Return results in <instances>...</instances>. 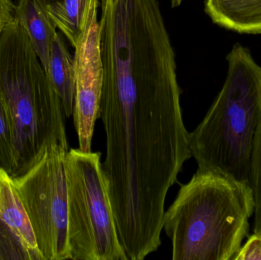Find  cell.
I'll return each mask as SVG.
<instances>
[{
    "label": "cell",
    "mask_w": 261,
    "mask_h": 260,
    "mask_svg": "<svg viewBox=\"0 0 261 260\" xmlns=\"http://www.w3.org/2000/svg\"><path fill=\"white\" fill-rule=\"evenodd\" d=\"M0 102L12 133L13 178L29 170L47 146L68 151L62 102L15 18L0 34Z\"/></svg>",
    "instance_id": "1"
},
{
    "label": "cell",
    "mask_w": 261,
    "mask_h": 260,
    "mask_svg": "<svg viewBox=\"0 0 261 260\" xmlns=\"http://www.w3.org/2000/svg\"><path fill=\"white\" fill-rule=\"evenodd\" d=\"M254 212L251 185L196 171L164 213L172 259L234 260Z\"/></svg>",
    "instance_id": "2"
},
{
    "label": "cell",
    "mask_w": 261,
    "mask_h": 260,
    "mask_svg": "<svg viewBox=\"0 0 261 260\" xmlns=\"http://www.w3.org/2000/svg\"><path fill=\"white\" fill-rule=\"evenodd\" d=\"M227 61L222 90L190 133V151L198 171L250 184L254 137L261 122V67L239 43Z\"/></svg>",
    "instance_id": "3"
},
{
    "label": "cell",
    "mask_w": 261,
    "mask_h": 260,
    "mask_svg": "<svg viewBox=\"0 0 261 260\" xmlns=\"http://www.w3.org/2000/svg\"><path fill=\"white\" fill-rule=\"evenodd\" d=\"M99 152L66 153L67 232L71 259L128 260L119 241Z\"/></svg>",
    "instance_id": "4"
},
{
    "label": "cell",
    "mask_w": 261,
    "mask_h": 260,
    "mask_svg": "<svg viewBox=\"0 0 261 260\" xmlns=\"http://www.w3.org/2000/svg\"><path fill=\"white\" fill-rule=\"evenodd\" d=\"M67 150L47 146L32 167L13 178L44 260L71 259L67 232Z\"/></svg>",
    "instance_id": "5"
},
{
    "label": "cell",
    "mask_w": 261,
    "mask_h": 260,
    "mask_svg": "<svg viewBox=\"0 0 261 260\" xmlns=\"http://www.w3.org/2000/svg\"><path fill=\"white\" fill-rule=\"evenodd\" d=\"M99 0H92L87 12L84 32L73 56L75 90L73 115L79 140V149L92 151L95 125L99 119L103 85V68L101 56L97 13Z\"/></svg>",
    "instance_id": "6"
},
{
    "label": "cell",
    "mask_w": 261,
    "mask_h": 260,
    "mask_svg": "<svg viewBox=\"0 0 261 260\" xmlns=\"http://www.w3.org/2000/svg\"><path fill=\"white\" fill-rule=\"evenodd\" d=\"M0 260H44L13 177L0 169Z\"/></svg>",
    "instance_id": "7"
},
{
    "label": "cell",
    "mask_w": 261,
    "mask_h": 260,
    "mask_svg": "<svg viewBox=\"0 0 261 260\" xmlns=\"http://www.w3.org/2000/svg\"><path fill=\"white\" fill-rule=\"evenodd\" d=\"M213 22L241 34H261V0H205Z\"/></svg>",
    "instance_id": "8"
},
{
    "label": "cell",
    "mask_w": 261,
    "mask_h": 260,
    "mask_svg": "<svg viewBox=\"0 0 261 260\" xmlns=\"http://www.w3.org/2000/svg\"><path fill=\"white\" fill-rule=\"evenodd\" d=\"M15 18L24 27L47 74L50 47L56 36V25L36 0H18Z\"/></svg>",
    "instance_id": "9"
},
{
    "label": "cell",
    "mask_w": 261,
    "mask_h": 260,
    "mask_svg": "<svg viewBox=\"0 0 261 260\" xmlns=\"http://www.w3.org/2000/svg\"><path fill=\"white\" fill-rule=\"evenodd\" d=\"M47 76L61 99L66 116L70 117L73 114L74 98V62L62 36L58 32L50 47Z\"/></svg>",
    "instance_id": "10"
},
{
    "label": "cell",
    "mask_w": 261,
    "mask_h": 260,
    "mask_svg": "<svg viewBox=\"0 0 261 260\" xmlns=\"http://www.w3.org/2000/svg\"><path fill=\"white\" fill-rule=\"evenodd\" d=\"M92 0H63L62 4L47 15L73 47L84 32Z\"/></svg>",
    "instance_id": "11"
},
{
    "label": "cell",
    "mask_w": 261,
    "mask_h": 260,
    "mask_svg": "<svg viewBox=\"0 0 261 260\" xmlns=\"http://www.w3.org/2000/svg\"><path fill=\"white\" fill-rule=\"evenodd\" d=\"M250 185L254 198V232H261V122L256 131L251 155Z\"/></svg>",
    "instance_id": "12"
},
{
    "label": "cell",
    "mask_w": 261,
    "mask_h": 260,
    "mask_svg": "<svg viewBox=\"0 0 261 260\" xmlns=\"http://www.w3.org/2000/svg\"><path fill=\"white\" fill-rule=\"evenodd\" d=\"M0 169L12 176L14 169L13 143L6 111L0 102Z\"/></svg>",
    "instance_id": "13"
},
{
    "label": "cell",
    "mask_w": 261,
    "mask_h": 260,
    "mask_svg": "<svg viewBox=\"0 0 261 260\" xmlns=\"http://www.w3.org/2000/svg\"><path fill=\"white\" fill-rule=\"evenodd\" d=\"M234 260H261V232H254L248 238Z\"/></svg>",
    "instance_id": "14"
},
{
    "label": "cell",
    "mask_w": 261,
    "mask_h": 260,
    "mask_svg": "<svg viewBox=\"0 0 261 260\" xmlns=\"http://www.w3.org/2000/svg\"><path fill=\"white\" fill-rule=\"evenodd\" d=\"M15 18V5L12 0H0V34Z\"/></svg>",
    "instance_id": "15"
},
{
    "label": "cell",
    "mask_w": 261,
    "mask_h": 260,
    "mask_svg": "<svg viewBox=\"0 0 261 260\" xmlns=\"http://www.w3.org/2000/svg\"><path fill=\"white\" fill-rule=\"evenodd\" d=\"M37 3L48 14L62 4L63 0H36Z\"/></svg>",
    "instance_id": "16"
},
{
    "label": "cell",
    "mask_w": 261,
    "mask_h": 260,
    "mask_svg": "<svg viewBox=\"0 0 261 260\" xmlns=\"http://www.w3.org/2000/svg\"><path fill=\"white\" fill-rule=\"evenodd\" d=\"M182 1L184 0H170V3H171L172 7L176 8L180 6L182 4Z\"/></svg>",
    "instance_id": "17"
}]
</instances>
